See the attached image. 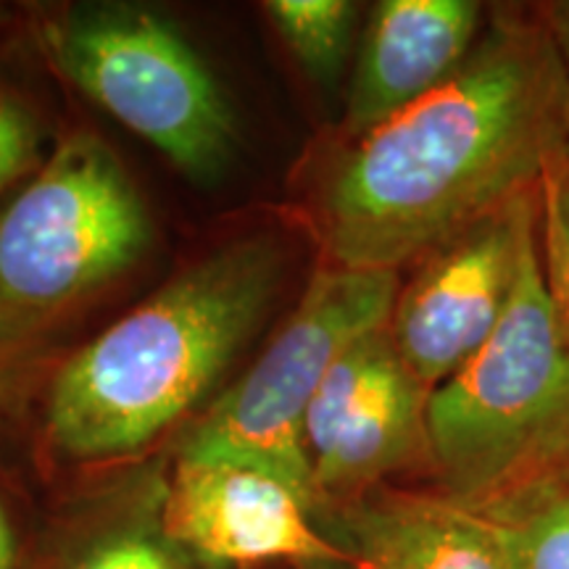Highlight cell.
<instances>
[{
	"instance_id": "6da1fadb",
	"label": "cell",
	"mask_w": 569,
	"mask_h": 569,
	"mask_svg": "<svg viewBox=\"0 0 569 569\" xmlns=\"http://www.w3.org/2000/svg\"><path fill=\"white\" fill-rule=\"evenodd\" d=\"M569 142V77L536 6H490L457 74L346 140L317 190L332 267L398 272L540 184Z\"/></svg>"
},
{
	"instance_id": "7a4b0ae2",
	"label": "cell",
	"mask_w": 569,
	"mask_h": 569,
	"mask_svg": "<svg viewBox=\"0 0 569 569\" xmlns=\"http://www.w3.org/2000/svg\"><path fill=\"white\" fill-rule=\"evenodd\" d=\"M284 251L269 234L219 246L56 369L42 432L69 461L130 457L180 422L269 315Z\"/></svg>"
},
{
	"instance_id": "3957f363",
	"label": "cell",
	"mask_w": 569,
	"mask_h": 569,
	"mask_svg": "<svg viewBox=\"0 0 569 569\" xmlns=\"http://www.w3.org/2000/svg\"><path fill=\"white\" fill-rule=\"evenodd\" d=\"M427 438L440 493L469 509L569 478V348L538 251L488 343L430 393Z\"/></svg>"
},
{
	"instance_id": "277c9868",
	"label": "cell",
	"mask_w": 569,
	"mask_h": 569,
	"mask_svg": "<svg viewBox=\"0 0 569 569\" xmlns=\"http://www.w3.org/2000/svg\"><path fill=\"white\" fill-rule=\"evenodd\" d=\"M40 40L61 77L151 142L184 177L213 182L238 151V122L209 63L161 13L80 3L46 17Z\"/></svg>"
},
{
	"instance_id": "5b68a950",
	"label": "cell",
	"mask_w": 569,
	"mask_h": 569,
	"mask_svg": "<svg viewBox=\"0 0 569 569\" xmlns=\"http://www.w3.org/2000/svg\"><path fill=\"white\" fill-rule=\"evenodd\" d=\"M398 288V272L319 269L267 351L188 427L180 457L274 475L319 515L303 446L306 415L340 356L388 325Z\"/></svg>"
},
{
	"instance_id": "8992f818",
	"label": "cell",
	"mask_w": 569,
	"mask_h": 569,
	"mask_svg": "<svg viewBox=\"0 0 569 569\" xmlns=\"http://www.w3.org/2000/svg\"><path fill=\"white\" fill-rule=\"evenodd\" d=\"M153 224L109 142L71 132L0 203V306L59 317L134 267Z\"/></svg>"
},
{
	"instance_id": "52a82bcc",
	"label": "cell",
	"mask_w": 569,
	"mask_h": 569,
	"mask_svg": "<svg viewBox=\"0 0 569 569\" xmlns=\"http://www.w3.org/2000/svg\"><path fill=\"white\" fill-rule=\"evenodd\" d=\"M538 188L488 211L417 261L398 288L388 332L398 356L436 390L488 343L538 251Z\"/></svg>"
},
{
	"instance_id": "ba28073f",
	"label": "cell",
	"mask_w": 569,
	"mask_h": 569,
	"mask_svg": "<svg viewBox=\"0 0 569 569\" xmlns=\"http://www.w3.org/2000/svg\"><path fill=\"white\" fill-rule=\"evenodd\" d=\"M430 393L398 356L388 325L340 356L311 401L303 427L319 515L382 488L390 475L432 469Z\"/></svg>"
},
{
	"instance_id": "9c48e42d",
	"label": "cell",
	"mask_w": 569,
	"mask_h": 569,
	"mask_svg": "<svg viewBox=\"0 0 569 569\" xmlns=\"http://www.w3.org/2000/svg\"><path fill=\"white\" fill-rule=\"evenodd\" d=\"M161 525L177 549L206 569L348 559L288 482L230 461L177 459L161 490Z\"/></svg>"
},
{
	"instance_id": "30bf717a",
	"label": "cell",
	"mask_w": 569,
	"mask_h": 569,
	"mask_svg": "<svg viewBox=\"0 0 569 569\" xmlns=\"http://www.w3.org/2000/svg\"><path fill=\"white\" fill-rule=\"evenodd\" d=\"M490 6L478 0H380L361 21L343 134L356 140L422 101L469 59Z\"/></svg>"
},
{
	"instance_id": "8fae6325",
	"label": "cell",
	"mask_w": 569,
	"mask_h": 569,
	"mask_svg": "<svg viewBox=\"0 0 569 569\" xmlns=\"http://www.w3.org/2000/svg\"><path fill=\"white\" fill-rule=\"evenodd\" d=\"M319 519L365 569H511L493 519L446 493L375 488Z\"/></svg>"
},
{
	"instance_id": "7c38bea8",
	"label": "cell",
	"mask_w": 569,
	"mask_h": 569,
	"mask_svg": "<svg viewBox=\"0 0 569 569\" xmlns=\"http://www.w3.org/2000/svg\"><path fill=\"white\" fill-rule=\"evenodd\" d=\"M264 11L306 77L336 90L359 46L361 6L351 0H269Z\"/></svg>"
},
{
	"instance_id": "4fadbf2b",
	"label": "cell",
	"mask_w": 569,
	"mask_h": 569,
	"mask_svg": "<svg viewBox=\"0 0 569 569\" xmlns=\"http://www.w3.org/2000/svg\"><path fill=\"white\" fill-rule=\"evenodd\" d=\"M480 511L493 519L511 569H569V478L532 482Z\"/></svg>"
},
{
	"instance_id": "5bb4252c",
	"label": "cell",
	"mask_w": 569,
	"mask_h": 569,
	"mask_svg": "<svg viewBox=\"0 0 569 569\" xmlns=\"http://www.w3.org/2000/svg\"><path fill=\"white\" fill-rule=\"evenodd\" d=\"M538 201L540 272L569 348V142L540 177Z\"/></svg>"
},
{
	"instance_id": "9a60e30c",
	"label": "cell",
	"mask_w": 569,
	"mask_h": 569,
	"mask_svg": "<svg viewBox=\"0 0 569 569\" xmlns=\"http://www.w3.org/2000/svg\"><path fill=\"white\" fill-rule=\"evenodd\" d=\"M184 553L159 522L134 517L98 530L63 569H184Z\"/></svg>"
},
{
	"instance_id": "2e32d148",
	"label": "cell",
	"mask_w": 569,
	"mask_h": 569,
	"mask_svg": "<svg viewBox=\"0 0 569 569\" xmlns=\"http://www.w3.org/2000/svg\"><path fill=\"white\" fill-rule=\"evenodd\" d=\"M59 317L0 306V415L30 390L51 359Z\"/></svg>"
},
{
	"instance_id": "e0dca14e",
	"label": "cell",
	"mask_w": 569,
	"mask_h": 569,
	"mask_svg": "<svg viewBox=\"0 0 569 569\" xmlns=\"http://www.w3.org/2000/svg\"><path fill=\"white\" fill-rule=\"evenodd\" d=\"M42 124L21 92L0 80V201L13 184L30 180L42 161Z\"/></svg>"
},
{
	"instance_id": "ac0fdd59",
	"label": "cell",
	"mask_w": 569,
	"mask_h": 569,
	"mask_svg": "<svg viewBox=\"0 0 569 569\" xmlns=\"http://www.w3.org/2000/svg\"><path fill=\"white\" fill-rule=\"evenodd\" d=\"M536 9L543 19L546 30H549L553 46H557V53L561 63H565V71L569 77V0H549V3H536Z\"/></svg>"
},
{
	"instance_id": "d6986e66",
	"label": "cell",
	"mask_w": 569,
	"mask_h": 569,
	"mask_svg": "<svg viewBox=\"0 0 569 569\" xmlns=\"http://www.w3.org/2000/svg\"><path fill=\"white\" fill-rule=\"evenodd\" d=\"M21 561H24V546H21L17 519L9 498L0 490V569H21Z\"/></svg>"
},
{
	"instance_id": "ffe728a7",
	"label": "cell",
	"mask_w": 569,
	"mask_h": 569,
	"mask_svg": "<svg viewBox=\"0 0 569 569\" xmlns=\"http://www.w3.org/2000/svg\"><path fill=\"white\" fill-rule=\"evenodd\" d=\"M303 569H365V567H359L351 559H340V561H322V565H311Z\"/></svg>"
},
{
	"instance_id": "44dd1931",
	"label": "cell",
	"mask_w": 569,
	"mask_h": 569,
	"mask_svg": "<svg viewBox=\"0 0 569 569\" xmlns=\"http://www.w3.org/2000/svg\"><path fill=\"white\" fill-rule=\"evenodd\" d=\"M6 17H9V13H6V9H3V6H0V27H3V21H6Z\"/></svg>"
}]
</instances>
